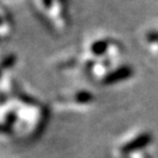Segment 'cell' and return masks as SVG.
Wrapping results in <instances>:
<instances>
[{
    "label": "cell",
    "mask_w": 158,
    "mask_h": 158,
    "mask_svg": "<svg viewBox=\"0 0 158 158\" xmlns=\"http://www.w3.org/2000/svg\"><path fill=\"white\" fill-rule=\"evenodd\" d=\"M18 101V117L12 131V138L21 142L33 141L44 131L49 109L45 103L40 102L23 89L15 95Z\"/></svg>",
    "instance_id": "obj_1"
},
{
    "label": "cell",
    "mask_w": 158,
    "mask_h": 158,
    "mask_svg": "<svg viewBox=\"0 0 158 158\" xmlns=\"http://www.w3.org/2000/svg\"><path fill=\"white\" fill-rule=\"evenodd\" d=\"M152 141V135L149 131L139 130L127 135L116 144L114 152L117 157H130L143 151Z\"/></svg>",
    "instance_id": "obj_2"
},
{
    "label": "cell",
    "mask_w": 158,
    "mask_h": 158,
    "mask_svg": "<svg viewBox=\"0 0 158 158\" xmlns=\"http://www.w3.org/2000/svg\"><path fill=\"white\" fill-rule=\"evenodd\" d=\"M94 101V96L88 90H77L66 91L63 94H60L55 97L54 104L59 108L62 109H68V108H77V107H85L90 104Z\"/></svg>",
    "instance_id": "obj_3"
},
{
    "label": "cell",
    "mask_w": 158,
    "mask_h": 158,
    "mask_svg": "<svg viewBox=\"0 0 158 158\" xmlns=\"http://www.w3.org/2000/svg\"><path fill=\"white\" fill-rule=\"evenodd\" d=\"M49 23L56 31H66L70 23L68 0H53V7L49 13Z\"/></svg>",
    "instance_id": "obj_4"
},
{
    "label": "cell",
    "mask_w": 158,
    "mask_h": 158,
    "mask_svg": "<svg viewBox=\"0 0 158 158\" xmlns=\"http://www.w3.org/2000/svg\"><path fill=\"white\" fill-rule=\"evenodd\" d=\"M17 62V55L13 53H8L0 56V81L4 79L5 73L10 70Z\"/></svg>",
    "instance_id": "obj_5"
}]
</instances>
